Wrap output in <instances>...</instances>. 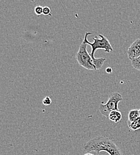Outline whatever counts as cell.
<instances>
[{"instance_id": "obj_1", "label": "cell", "mask_w": 140, "mask_h": 155, "mask_svg": "<svg viewBox=\"0 0 140 155\" xmlns=\"http://www.w3.org/2000/svg\"><path fill=\"white\" fill-rule=\"evenodd\" d=\"M85 152H106L110 155H122L119 147L109 138L99 136L89 140L83 146Z\"/></svg>"}, {"instance_id": "obj_2", "label": "cell", "mask_w": 140, "mask_h": 155, "mask_svg": "<svg viewBox=\"0 0 140 155\" xmlns=\"http://www.w3.org/2000/svg\"><path fill=\"white\" fill-rule=\"evenodd\" d=\"M99 37L101 38H99L97 36L94 37L93 38L94 39L93 42H90L88 41V39L86 40L87 44L90 45L92 47L91 53L90 54L92 59L93 60L94 64L96 66L97 70L100 69L101 68L104 61H106V58H96L94 56V54L97 51V50L103 49L106 53H110L113 51V48L112 45L110 44L109 39L101 34L99 35Z\"/></svg>"}, {"instance_id": "obj_3", "label": "cell", "mask_w": 140, "mask_h": 155, "mask_svg": "<svg viewBox=\"0 0 140 155\" xmlns=\"http://www.w3.org/2000/svg\"><path fill=\"white\" fill-rule=\"evenodd\" d=\"M92 32H85L84 38L80 46L79 50L76 55V59L80 66L83 68L91 70V71H97V67L94 64V61L91 58L90 54L87 51L86 49V40L88 39V36L91 35Z\"/></svg>"}, {"instance_id": "obj_4", "label": "cell", "mask_w": 140, "mask_h": 155, "mask_svg": "<svg viewBox=\"0 0 140 155\" xmlns=\"http://www.w3.org/2000/svg\"><path fill=\"white\" fill-rule=\"evenodd\" d=\"M123 100V97L119 93H112L110 94L109 100L106 103L103 102L100 104V113L106 117H109L110 114L115 110H119L118 107L119 103Z\"/></svg>"}, {"instance_id": "obj_5", "label": "cell", "mask_w": 140, "mask_h": 155, "mask_svg": "<svg viewBox=\"0 0 140 155\" xmlns=\"http://www.w3.org/2000/svg\"><path fill=\"white\" fill-rule=\"evenodd\" d=\"M127 54L131 60L140 57V39H137L131 45L127 51Z\"/></svg>"}, {"instance_id": "obj_6", "label": "cell", "mask_w": 140, "mask_h": 155, "mask_svg": "<svg viewBox=\"0 0 140 155\" xmlns=\"http://www.w3.org/2000/svg\"><path fill=\"white\" fill-rule=\"evenodd\" d=\"M108 117L111 121L115 123H118L121 120L122 118V115L119 110H115L110 114Z\"/></svg>"}, {"instance_id": "obj_7", "label": "cell", "mask_w": 140, "mask_h": 155, "mask_svg": "<svg viewBox=\"0 0 140 155\" xmlns=\"http://www.w3.org/2000/svg\"><path fill=\"white\" fill-rule=\"evenodd\" d=\"M128 125L129 128L132 131H137L140 129V117L137 118L134 121H128Z\"/></svg>"}, {"instance_id": "obj_8", "label": "cell", "mask_w": 140, "mask_h": 155, "mask_svg": "<svg viewBox=\"0 0 140 155\" xmlns=\"http://www.w3.org/2000/svg\"><path fill=\"white\" fill-rule=\"evenodd\" d=\"M140 117L139 110L138 109H132L129 111L128 114V121L132 122L137 119Z\"/></svg>"}, {"instance_id": "obj_9", "label": "cell", "mask_w": 140, "mask_h": 155, "mask_svg": "<svg viewBox=\"0 0 140 155\" xmlns=\"http://www.w3.org/2000/svg\"><path fill=\"white\" fill-rule=\"evenodd\" d=\"M132 66L136 70L140 71V57L131 60Z\"/></svg>"}, {"instance_id": "obj_10", "label": "cell", "mask_w": 140, "mask_h": 155, "mask_svg": "<svg viewBox=\"0 0 140 155\" xmlns=\"http://www.w3.org/2000/svg\"><path fill=\"white\" fill-rule=\"evenodd\" d=\"M43 8L44 7H42L41 5H37L35 8V13L38 16H40L41 15L43 14Z\"/></svg>"}, {"instance_id": "obj_11", "label": "cell", "mask_w": 140, "mask_h": 155, "mask_svg": "<svg viewBox=\"0 0 140 155\" xmlns=\"http://www.w3.org/2000/svg\"><path fill=\"white\" fill-rule=\"evenodd\" d=\"M51 103H52V100L51 98L48 96L45 97L42 100V103L45 106H49L51 104Z\"/></svg>"}, {"instance_id": "obj_12", "label": "cell", "mask_w": 140, "mask_h": 155, "mask_svg": "<svg viewBox=\"0 0 140 155\" xmlns=\"http://www.w3.org/2000/svg\"><path fill=\"white\" fill-rule=\"evenodd\" d=\"M43 15L44 16H51V9L49 7L45 6L43 8Z\"/></svg>"}, {"instance_id": "obj_13", "label": "cell", "mask_w": 140, "mask_h": 155, "mask_svg": "<svg viewBox=\"0 0 140 155\" xmlns=\"http://www.w3.org/2000/svg\"><path fill=\"white\" fill-rule=\"evenodd\" d=\"M106 72L107 74H112V73L113 72V70H112V69L111 68L109 67V68H106Z\"/></svg>"}, {"instance_id": "obj_14", "label": "cell", "mask_w": 140, "mask_h": 155, "mask_svg": "<svg viewBox=\"0 0 140 155\" xmlns=\"http://www.w3.org/2000/svg\"><path fill=\"white\" fill-rule=\"evenodd\" d=\"M84 155H93V154H92V153H86V154H85Z\"/></svg>"}, {"instance_id": "obj_15", "label": "cell", "mask_w": 140, "mask_h": 155, "mask_svg": "<svg viewBox=\"0 0 140 155\" xmlns=\"http://www.w3.org/2000/svg\"><path fill=\"white\" fill-rule=\"evenodd\" d=\"M139 114H140V109H139Z\"/></svg>"}]
</instances>
